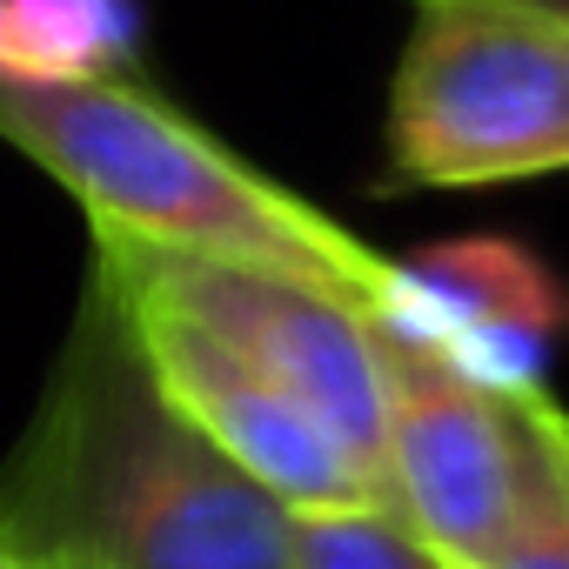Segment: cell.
<instances>
[{
  "label": "cell",
  "mask_w": 569,
  "mask_h": 569,
  "mask_svg": "<svg viewBox=\"0 0 569 569\" xmlns=\"http://www.w3.org/2000/svg\"><path fill=\"white\" fill-rule=\"evenodd\" d=\"M108 302L121 309V329L134 342V356L148 362L154 389L228 456L241 462L281 509H362L382 502V489L342 456V442L296 402L281 396L268 376H254L221 336H208L194 316H181L174 302L128 289V281L94 274Z\"/></svg>",
  "instance_id": "obj_7"
},
{
  "label": "cell",
  "mask_w": 569,
  "mask_h": 569,
  "mask_svg": "<svg viewBox=\"0 0 569 569\" xmlns=\"http://www.w3.org/2000/svg\"><path fill=\"white\" fill-rule=\"evenodd\" d=\"M536 8H549V14H562V21H569V0H536Z\"/></svg>",
  "instance_id": "obj_13"
},
{
  "label": "cell",
  "mask_w": 569,
  "mask_h": 569,
  "mask_svg": "<svg viewBox=\"0 0 569 569\" xmlns=\"http://www.w3.org/2000/svg\"><path fill=\"white\" fill-rule=\"evenodd\" d=\"M369 329L496 402H522L549 389V356L569 336V281L516 234H456L389 261Z\"/></svg>",
  "instance_id": "obj_5"
},
{
  "label": "cell",
  "mask_w": 569,
  "mask_h": 569,
  "mask_svg": "<svg viewBox=\"0 0 569 569\" xmlns=\"http://www.w3.org/2000/svg\"><path fill=\"white\" fill-rule=\"evenodd\" d=\"M0 569H94L81 549H48V542H8L0 536Z\"/></svg>",
  "instance_id": "obj_11"
},
{
  "label": "cell",
  "mask_w": 569,
  "mask_h": 569,
  "mask_svg": "<svg viewBox=\"0 0 569 569\" xmlns=\"http://www.w3.org/2000/svg\"><path fill=\"white\" fill-rule=\"evenodd\" d=\"M88 234H94V274L128 281V289H148V296L174 302L181 316H194L254 376H268L281 396H296L342 442V456L382 489L389 389H382L376 329H369V316L356 302L316 289V281H302V274L154 248V241L101 228V221H88Z\"/></svg>",
  "instance_id": "obj_4"
},
{
  "label": "cell",
  "mask_w": 569,
  "mask_h": 569,
  "mask_svg": "<svg viewBox=\"0 0 569 569\" xmlns=\"http://www.w3.org/2000/svg\"><path fill=\"white\" fill-rule=\"evenodd\" d=\"M289 516L148 376L88 274L54 382L0 469V536L94 569H289Z\"/></svg>",
  "instance_id": "obj_1"
},
{
  "label": "cell",
  "mask_w": 569,
  "mask_h": 569,
  "mask_svg": "<svg viewBox=\"0 0 569 569\" xmlns=\"http://www.w3.org/2000/svg\"><path fill=\"white\" fill-rule=\"evenodd\" d=\"M522 416V482H516V516H509V536L496 549L489 569H569V476L549 449V436L536 429L529 416V396L516 402Z\"/></svg>",
  "instance_id": "obj_10"
},
{
  "label": "cell",
  "mask_w": 569,
  "mask_h": 569,
  "mask_svg": "<svg viewBox=\"0 0 569 569\" xmlns=\"http://www.w3.org/2000/svg\"><path fill=\"white\" fill-rule=\"evenodd\" d=\"M289 569H449L409 522L382 502L362 509H296L289 516Z\"/></svg>",
  "instance_id": "obj_9"
},
{
  "label": "cell",
  "mask_w": 569,
  "mask_h": 569,
  "mask_svg": "<svg viewBox=\"0 0 569 569\" xmlns=\"http://www.w3.org/2000/svg\"><path fill=\"white\" fill-rule=\"evenodd\" d=\"M382 141L396 188L569 174V21L536 0H416Z\"/></svg>",
  "instance_id": "obj_3"
},
{
  "label": "cell",
  "mask_w": 569,
  "mask_h": 569,
  "mask_svg": "<svg viewBox=\"0 0 569 569\" xmlns=\"http://www.w3.org/2000/svg\"><path fill=\"white\" fill-rule=\"evenodd\" d=\"M0 141L41 161L101 228L141 234L154 248L254 261L302 274L316 289L376 309L389 254L316 201L254 174L234 148L194 128L181 108L121 81H21L0 74Z\"/></svg>",
  "instance_id": "obj_2"
},
{
  "label": "cell",
  "mask_w": 569,
  "mask_h": 569,
  "mask_svg": "<svg viewBox=\"0 0 569 569\" xmlns=\"http://www.w3.org/2000/svg\"><path fill=\"white\" fill-rule=\"evenodd\" d=\"M382 389H389V436H382V502L422 536L449 569H489L522 482V416L496 402L429 356L389 342L376 329Z\"/></svg>",
  "instance_id": "obj_6"
},
{
  "label": "cell",
  "mask_w": 569,
  "mask_h": 569,
  "mask_svg": "<svg viewBox=\"0 0 569 569\" xmlns=\"http://www.w3.org/2000/svg\"><path fill=\"white\" fill-rule=\"evenodd\" d=\"M529 416H536V429L549 436V449H556V462H562V476H569V409L542 389V396H529Z\"/></svg>",
  "instance_id": "obj_12"
},
{
  "label": "cell",
  "mask_w": 569,
  "mask_h": 569,
  "mask_svg": "<svg viewBox=\"0 0 569 569\" xmlns=\"http://www.w3.org/2000/svg\"><path fill=\"white\" fill-rule=\"evenodd\" d=\"M134 0H0V74L121 81L134 68Z\"/></svg>",
  "instance_id": "obj_8"
}]
</instances>
